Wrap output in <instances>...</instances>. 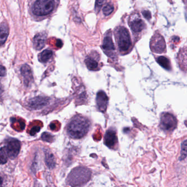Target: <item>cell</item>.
<instances>
[{
    "label": "cell",
    "mask_w": 187,
    "mask_h": 187,
    "mask_svg": "<svg viewBox=\"0 0 187 187\" xmlns=\"http://www.w3.org/2000/svg\"><path fill=\"white\" fill-rule=\"evenodd\" d=\"M91 126L89 120L85 116L77 115L69 123L67 132L69 136L74 139L83 138L88 133Z\"/></svg>",
    "instance_id": "obj_1"
},
{
    "label": "cell",
    "mask_w": 187,
    "mask_h": 187,
    "mask_svg": "<svg viewBox=\"0 0 187 187\" xmlns=\"http://www.w3.org/2000/svg\"><path fill=\"white\" fill-rule=\"evenodd\" d=\"M119 50L122 53H126L131 48L132 42L129 31L127 28L123 26L116 28L114 31Z\"/></svg>",
    "instance_id": "obj_2"
},
{
    "label": "cell",
    "mask_w": 187,
    "mask_h": 187,
    "mask_svg": "<svg viewBox=\"0 0 187 187\" xmlns=\"http://www.w3.org/2000/svg\"><path fill=\"white\" fill-rule=\"evenodd\" d=\"M91 176V171L85 167L74 169L68 177V183L73 187L80 185L87 182Z\"/></svg>",
    "instance_id": "obj_3"
},
{
    "label": "cell",
    "mask_w": 187,
    "mask_h": 187,
    "mask_svg": "<svg viewBox=\"0 0 187 187\" xmlns=\"http://www.w3.org/2000/svg\"><path fill=\"white\" fill-rule=\"evenodd\" d=\"M54 1L52 0H38L33 6V13L37 16H45L53 11Z\"/></svg>",
    "instance_id": "obj_4"
},
{
    "label": "cell",
    "mask_w": 187,
    "mask_h": 187,
    "mask_svg": "<svg viewBox=\"0 0 187 187\" xmlns=\"http://www.w3.org/2000/svg\"><path fill=\"white\" fill-rule=\"evenodd\" d=\"M177 120L175 116L169 113L161 114L160 118V128L166 132L172 131L177 127Z\"/></svg>",
    "instance_id": "obj_5"
},
{
    "label": "cell",
    "mask_w": 187,
    "mask_h": 187,
    "mask_svg": "<svg viewBox=\"0 0 187 187\" xmlns=\"http://www.w3.org/2000/svg\"><path fill=\"white\" fill-rule=\"evenodd\" d=\"M150 47L152 51L154 53L160 54L166 52V46L163 36L158 33H154L150 40Z\"/></svg>",
    "instance_id": "obj_6"
},
{
    "label": "cell",
    "mask_w": 187,
    "mask_h": 187,
    "mask_svg": "<svg viewBox=\"0 0 187 187\" xmlns=\"http://www.w3.org/2000/svg\"><path fill=\"white\" fill-rule=\"evenodd\" d=\"M103 51L107 56L111 58H114L116 57V49L113 42L111 38V32L107 31L104 36L102 43Z\"/></svg>",
    "instance_id": "obj_7"
},
{
    "label": "cell",
    "mask_w": 187,
    "mask_h": 187,
    "mask_svg": "<svg viewBox=\"0 0 187 187\" xmlns=\"http://www.w3.org/2000/svg\"><path fill=\"white\" fill-rule=\"evenodd\" d=\"M129 25L132 32L135 34L142 33L146 28L144 20L137 13L132 14L129 17Z\"/></svg>",
    "instance_id": "obj_8"
},
{
    "label": "cell",
    "mask_w": 187,
    "mask_h": 187,
    "mask_svg": "<svg viewBox=\"0 0 187 187\" xmlns=\"http://www.w3.org/2000/svg\"><path fill=\"white\" fill-rule=\"evenodd\" d=\"M100 57L97 52L92 51L85 58V64L87 68L92 71H97L99 68Z\"/></svg>",
    "instance_id": "obj_9"
},
{
    "label": "cell",
    "mask_w": 187,
    "mask_h": 187,
    "mask_svg": "<svg viewBox=\"0 0 187 187\" xmlns=\"http://www.w3.org/2000/svg\"><path fill=\"white\" fill-rule=\"evenodd\" d=\"M6 148L8 157L11 159H14L18 156L20 152V142L17 139L12 138L7 143Z\"/></svg>",
    "instance_id": "obj_10"
},
{
    "label": "cell",
    "mask_w": 187,
    "mask_h": 187,
    "mask_svg": "<svg viewBox=\"0 0 187 187\" xmlns=\"http://www.w3.org/2000/svg\"><path fill=\"white\" fill-rule=\"evenodd\" d=\"M49 98L45 97H35L28 102V106L31 109H40L48 104Z\"/></svg>",
    "instance_id": "obj_11"
},
{
    "label": "cell",
    "mask_w": 187,
    "mask_h": 187,
    "mask_svg": "<svg viewBox=\"0 0 187 187\" xmlns=\"http://www.w3.org/2000/svg\"><path fill=\"white\" fill-rule=\"evenodd\" d=\"M96 100L99 110L103 113L106 111L108 104V97L104 92L103 91L98 92Z\"/></svg>",
    "instance_id": "obj_12"
},
{
    "label": "cell",
    "mask_w": 187,
    "mask_h": 187,
    "mask_svg": "<svg viewBox=\"0 0 187 187\" xmlns=\"http://www.w3.org/2000/svg\"><path fill=\"white\" fill-rule=\"evenodd\" d=\"M118 142L116 132L114 129H109L107 131L104 136V143L110 148L115 147Z\"/></svg>",
    "instance_id": "obj_13"
},
{
    "label": "cell",
    "mask_w": 187,
    "mask_h": 187,
    "mask_svg": "<svg viewBox=\"0 0 187 187\" xmlns=\"http://www.w3.org/2000/svg\"><path fill=\"white\" fill-rule=\"evenodd\" d=\"M21 73L23 78L24 85L27 87H29L33 81V75L30 67L28 65H23L21 68Z\"/></svg>",
    "instance_id": "obj_14"
},
{
    "label": "cell",
    "mask_w": 187,
    "mask_h": 187,
    "mask_svg": "<svg viewBox=\"0 0 187 187\" xmlns=\"http://www.w3.org/2000/svg\"><path fill=\"white\" fill-rule=\"evenodd\" d=\"M46 40V35L45 33L36 34L33 39V46L36 50L39 51L43 49L45 45Z\"/></svg>",
    "instance_id": "obj_15"
},
{
    "label": "cell",
    "mask_w": 187,
    "mask_h": 187,
    "mask_svg": "<svg viewBox=\"0 0 187 187\" xmlns=\"http://www.w3.org/2000/svg\"><path fill=\"white\" fill-rule=\"evenodd\" d=\"M9 35V28L6 23H3L0 25V46L5 43Z\"/></svg>",
    "instance_id": "obj_16"
},
{
    "label": "cell",
    "mask_w": 187,
    "mask_h": 187,
    "mask_svg": "<svg viewBox=\"0 0 187 187\" xmlns=\"http://www.w3.org/2000/svg\"><path fill=\"white\" fill-rule=\"evenodd\" d=\"M45 163L50 169H53L56 166V159L53 154L48 150H45Z\"/></svg>",
    "instance_id": "obj_17"
},
{
    "label": "cell",
    "mask_w": 187,
    "mask_h": 187,
    "mask_svg": "<svg viewBox=\"0 0 187 187\" xmlns=\"http://www.w3.org/2000/svg\"><path fill=\"white\" fill-rule=\"evenodd\" d=\"M156 61L159 64L161 65L164 69H166L167 70H171V62L169 59L166 57H164V56L158 57V58H156Z\"/></svg>",
    "instance_id": "obj_18"
},
{
    "label": "cell",
    "mask_w": 187,
    "mask_h": 187,
    "mask_svg": "<svg viewBox=\"0 0 187 187\" xmlns=\"http://www.w3.org/2000/svg\"><path fill=\"white\" fill-rule=\"evenodd\" d=\"M53 55V52L51 50L46 49L41 53L38 56V60L41 63H46L51 59Z\"/></svg>",
    "instance_id": "obj_19"
},
{
    "label": "cell",
    "mask_w": 187,
    "mask_h": 187,
    "mask_svg": "<svg viewBox=\"0 0 187 187\" xmlns=\"http://www.w3.org/2000/svg\"><path fill=\"white\" fill-rule=\"evenodd\" d=\"M8 158L6 147H3L0 149V164H5Z\"/></svg>",
    "instance_id": "obj_20"
},
{
    "label": "cell",
    "mask_w": 187,
    "mask_h": 187,
    "mask_svg": "<svg viewBox=\"0 0 187 187\" xmlns=\"http://www.w3.org/2000/svg\"><path fill=\"white\" fill-rule=\"evenodd\" d=\"M114 10V5L112 3H108L103 8V13L105 16H109L113 12Z\"/></svg>",
    "instance_id": "obj_21"
},
{
    "label": "cell",
    "mask_w": 187,
    "mask_h": 187,
    "mask_svg": "<svg viewBox=\"0 0 187 187\" xmlns=\"http://www.w3.org/2000/svg\"><path fill=\"white\" fill-rule=\"evenodd\" d=\"M187 156V140H185L182 144L181 154H180V160H184Z\"/></svg>",
    "instance_id": "obj_22"
},
{
    "label": "cell",
    "mask_w": 187,
    "mask_h": 187,
    "mask_svg": "<svg viewBox=\"0 0 187 187\" xmlns=\"http://www.w3.org/2000/svg\"><path fill=\"white\" fill-rule=\"evenodd\" d=\"M41 138L43 139V140H45L46 142H51L53 140L52 136L47 132L43 133L41 136Z\"/></svg>",
    "instance_id": "obj_23"
},
{
    "label": "cell",
    "mask_w": 187,
    "mask_h": 187,
    "mask_svg": "<svg viewBox=\"0 0 187 187\" xmlns=\"http://www.w3.org/2000/svg\"><path fill=\"white\" fill-rule=\"evenodd\" d=\"M142 14L143 17L145 19H147V20H150L152 18V14L149 11H147V10L143 11L142 12Z\"/></svg>",
    "instance_id": "obj_24"
},
{
    "label": "cell",
    "mask_w": 187,
    "mask_h": 187,
    "mask_svg": "<svg viewBox=\"0 0 187 187\" xmlns=\"http://www.w3.org/2000/svg\"><path fill=\"white\" fill-rule=\"evenodd\" d=\"M40 127L39 126H35L33 127L32 129H31V132H30V134L32 136L35 135L36 133H38L40 131Z\"/></svg>",
    "instance_id": "obj_25"
},
{
    "label": "cell",
    "mask_w": 187,
    "mask_h": 187,
    "mask_svg": "<svg viewBox=\"0 0 187 187\" xmlns=\"http://www.w3.org/2000/svg\"><path fill=\"white\" fill-rule=\"evenodd\" d=\"M6 73V70L5 67L0 65V76H5Z\"/></svg>",
    "instance_id": "obj_26"
},
{
    "label": "cell",
    "mask_w": 187,
    "mask_h": 187,
    "mask_svg": "<svg viewBox=\"0 0 187 187\" xmlns=\"http://www.w3.org/2000/svg\"><path fill=\"white\" fill-rule=\"evenodd\" d=\"M105 3L104 1H97L96 2V9H98L102 6V5Z\"/></svg>",
    "instance_id": "obj_27"
},
{
    "label": "cell",
    "mask_w": 187,
    "mask_h": 187,
    "mask_svg": "<svg viewBox=\"0 0 187 187\" xmlns=\"http://www.w3.org/2000/svg\"><path fill=\"white\" fill-rule=\"evenodd\" d=\"M3 178L1 177H0V187H3Z\"/></svg>",
    "instance_id": "obj_28"
},
{
    "label": "cell",
    "mask_w": 187,
    "mask_h": 187,
    "mask_svg": "<svg viewBox=\"0 0 187 187\" xmlns=\"http://www.w3.org/2000/svg\"><path fill=\"white\" fill-rule=\"evenodd\" d=\"M3 93V88L1 87V86L0 85V97L2 96V94Z\"/></svg>",
    "instance_id": "obj_29"
}]
</instances>
